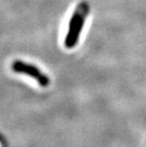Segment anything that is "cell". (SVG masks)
<instances>
[{
  "mask_svg": "<svg viewBox=\"0 0 146 147\" xmlns=\"http://www.w3.org/2000/svg\"><path fill=\"white\" fill-rule=\"evenodd\" d=\"M88 13L89 5L87 2H81L74 10L68 23L67 36L65 38V47L67 49H73L78 44L85 18L87 17Z\"/></svg>",
  "mask_w": 146,
  "mask_h": 147,
  "instance_id": "obj_1",
  "label": "cell"
},
{
  "mask_svg": "<svg viewBox=\"0 0 146 147\" xmlns=\"http://www.w3.org/2000/svg\"><path fill=\"white\" fill-rule=\"evenodd\" d=\"M11 67L14 72L28 75V76L35 79L36 82L41 86L46 87L49 84V78L46 77L41 70H39V68L32 65L24 63L22 61H15L12 64Z\"/></svg>",
  "mask_w": 146,
  "mask_h": 147,
  "instance_id": "obj_2",
  "label": "cell"
}]
</instances>
